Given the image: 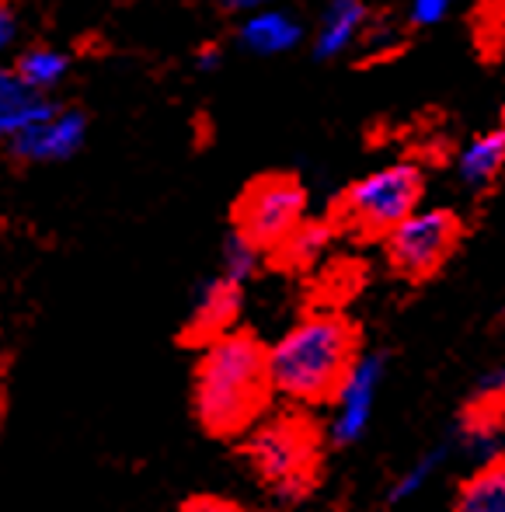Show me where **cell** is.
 <instances>
[{
  "label": "cell",
  "instance_id": "8fae6325",
  "mask_svg": "<svg viewBox=\"0 0 505 512\" xmlns=\"http://www.w3.org/2000/svg\"><path fill=\"white\" fill-rule=\"evenodd\" d=\"M303 35L307 28L300 25L297 14L283 11V7H258L241 21L237 39L251 56H283L300 46Z\"/></svg>",
  "mask_w": 505,
  "mask_h": 512
},
{
  "label": "cell",
  "instance_id": "6da1fadb",
  "mask_svg": "<svg viewBox=\"0 0 505 512\" xmlns=\"http://www.w3.org/2000/svg\"><path fill=\"white\" fill-rule=\"evenodd\" d=\"M269 345L251 331H230L202 345L192 373V408L202 432L213 439H244L276 401Z\"/></svg>",
  "mask_w": 505,
  "mask_h": 512
},
{
  "label": "cell",
  "instance_id": "e0dca14e",
  "mask_svg": "<svg viewBox=\"0 0 505 512\" xmlns=\"http://www.w3.org/2000/svg\"><path fill=\"white\" fill-rule=\"evenodd\" d=\"M450 450H453L450 443H436L418 453L398 478L391 481V488H387V506H408L411 499H418V495L439 478V471H443L446 460H450Z\"/></svg>",
  "mask_w": 505,
  "mask_h": 512
},
{
  "label": "cell",
  "instance_id": "ac0fdd59",
  "mask_svg": "<svg viewBox=\"0 0 505 512\" xmlns=\"http://www.w3.org/2000/svg\"><path fill=\"white\" fill-rule=\"evenodd\" d=\"M67 56L56 53V49H28V53H21L18 60V77L28 84V88L35 91H49L56 88V84L63 81V74H67Z\"/></svg>",
  "mask_w": 505,
  "mask_h": 512
},
{
  "label": "cell",
  "instance_id": "2e32d148",
  "mask_svg": "<svg viewBox=\"0 0 505 512\" xmlns=\"http://www.w3.org/2000/svg\"><path fill=\"white\" fill-rule=\"evenodd\" d=\"M450 512H505V453L474 464L453 492Z\"/></svg>",
  "mask_w": 505,
  "mask_h": 512
},
{
  "label": "cell",
  "instance_id": "7c38bea8",
  "mask_svg": "<svg viewBox=\"0 0 505 512\" xmlns=\"http://www.w3.org/2000/svg\"><path fill=\"white\" fill-rule=\"evenodd\" d=\"M366 32H370V11L363 0H328L314 32V56L317 60L345 56L356 42L366 39Z\"/></svg>",
  "mask_w": 505,
  "mask_h": 512
},
{
  "label": "cell",
  "instance_id": "cb8c5ba5",
  "mask_svg": "<svg viewBox=\"0 0 505 512\" xmlns=\"http://www.w3.org/2000/svg\"><path fill=\"white\" fill-rule=\"evenodd\" d=\"M227 11H244V14H251V11H258V7H272L276 0H220Z\"/></svg>",
  "mask_w": 505,
  "mask_h": 512
},
{
  "label": "cell",
  "instance_id": "9c48e42d",
  "mask_svg": "<svg viewBox=\"0 0 505 512\" xmlns=\"http://www.w3.org/2000/svg\"><path fill=\"white\" fill-rule=\"evenodd\" d=\"M84 136H88V122L81 112H63L56 108L42 122L28 126L11 140V150L21 161H67L81 150Z\"/></svg>",
  "mask_w": 505,
  "mask_h": 512
},
{
  "label": "cell",
  "instance_id": "5b68a950",
  "mask_svg": "<svg viewBox=\"0 0 505 512\" xmlns=\"http://www.w3.org/2000/svg\"><path fill=\"white\" fill-rule=\"evenodd\" d=\"M464 220L446 206H418L384 237V258L404 283H429L457 255Z\"/></svg>",
  "mask_w": 505,
  "mask_h": 512
},
{
  "label": "cell",
  "instance_id": "5bb4252c",
  "mask_svg": "<svg viewBox=\"0 0 505 512\" xmlns=\"http://www.w3.org/2000/svg\"><path fill=\"white\" fill-rule=\"evenodd\" d=\"M502 168H505V126L471 136L457 154L460 185H467L474 192L488 189L502 175Z\"/></svg>",
  "mask_w": 505,
  "mask_h": 512
},
{
  "label": "cell",
  "instance_id": "ffe728a7",
  "mask_svg": "<svg viewBox=\"0 0 505 512\" xmlns=\"http://www.w3.org/2000/svg\"><path fill=\"white\" fill-rule=\"evenodd\" d=\"M457 0H408V21L415 28H436L450 18Z\"/></svg>",
  "mask_w": 505,
  "mask_h": 512
},
{
  "label": "cell",
  "instance_id": "484cf974",
  "mask_svg": "<svg viewBox=\"0 0 505 512\" xmlns=\"http://www.w3.org/2000/svg\"><path fill=\"white\" fill-rule=\"evenodd\" d=\"M502 119H505V105H502Z\"/></svg>",
  "mask_w": 505,
  "mask_h": 512
},
{
  "label": "cell",
  "instance_id": "4fadbf2b",
  "mask_svg": "<svg viewBox=\"0 0 505 512\" xmlns=\"http://www.w3.org/2000/svg\"><path fill=\"white\" fill-rule=\"evenodd\" d=\"M56 105L46 102V95L28 88L18 77V70H0V140L11 143L28 126L53 115Z\"/></svg>",
  "mask_w": 505,
  "mask_h": 512
},
{
  "label": "cell",
  "instance_id": "603a6c76",
  "mask_svg": "<svg viewBox=\"0 0 505 512\" xmlns=\"http://www.w3.org/2000/svg\"><path fill=\"white\" fill-rule=\"evenodd\" d=\"M11 39H14V18H11V11L0 4V53L11 46Z\"/></svg>",
  "mask_w": 505,
  "mask_h": 512
},
{
  "label": "cell",
  "instance_id": "7a4b0ae2",
  "mask_svg": "<svg viewBox=\"0 0 505 512\" xmlns=\"http://www.w3.org/2000/svg\"><path fill=\"white\" fill-rule=\"evenodd\" d=\"M359 356L363 335L352 317L335 307L310 310L269 345L272 384L290 405L328 408Z\"/></svg>",
  "mask_w": 505,
  "mask_h": 512
},
{
  "label": "cell",
  "instance_id": "277c9868",
  "mask_svg": "<svg viewBox=\"0 0 505 512\" xmlns=\"http://www.w3.org/2000/svg\"><path fill=\"white\" fill-rule=\"evenodd\" d=\"M422 192L425 178L418 164H384L345 185L342 196L335 199L331 220L342 234H352L359 241H384L401 220H408L422 206Z\"/></svg>",
  "mask_w": 505,
  "mask_h": 512
},
{
  "label": "cell",
  "instance_id": "30bf717a",
  "mask_svg": "<svg viewBox=\"0 0 505 512\" xmlns=\"http://www.w3.org/2000/svg\"><path fill=\"white\" fill-rule=\"evenodd\" d=\"M453 446L460 453H467L474 464H485V460L505 453V398L471 394V401L457 418Z\"/></svg>",
  "mask_w": 505,
  "mask_h": 512
},
{
  "label": "cell",
  "instance_id": "9a60e30c",
  "mask_svg": "<svg viewBox=\"0 0 505 512\" xmlns=\"http://www.w3.org/2000/svg\"><path fill=\"white\" fill-rule=\"evenodd\" d=\"M338 234H342V230H338V223L331 220V216L328 220H303L300 227L293 230V234L286 237L276 251H272V262H276L279 269L307 272V269H314L324 255H328Z\"/></svg>",
  "mask_w": 505,
  "mask_h": 512
},
{
  "label": "cell",
  "instance_id": "8992f818",
  "mask_svg": "<svg viewBox=\"0 0 505 512\" xmlns=\"http://www.w3.org/2000/svg\"><path fill=\"white\" fill-rule=\"evenodd\" d=\"M307 220V189L290 175H265L244 189L234 206V227L272 255Z\"/></svg>",
  "mask_w": 505,
  "mask_h": 512
},
{
  "label": "cell",
  "instance_id": "3957f363",
  "mask_svg": "<svg viewBox=\"0 0 505 512\" xmlns=\"http://www.w3.org/2000/svg\"><path fill=\"white\" fill-rule=\"evenodd\" d=\"M328 429L310 415V408L269 411L255 429L244 436V464L283 509H297L321 488Z\"/></svg>",
  "mask_w": 505,
  "mask_h": 512
},
{
  "label": "cell",
  "instance_id": "7402d4cb",
  "mask_svg": "<svg viewBox=\"0 0 505 512\" xmlns=\"http://www.w3.org/2000/svg\"><path fill=\"white\" fill-rule=\"evenodd\" d=\"M474 394H485V398H505V363L492 366L488 373H481Z\"/></svg>",
  "mask_w": 505,
  "mask_h": 512
},
{
  "label": "cell",
  "instance_id": "ba28073f",
  "mask_svg": "<svg viewBox=\"0 0 505 512\" xmlns=\"http://www.w3.org/2000/svg\"><path fill=\"white\" fill-rule=\"evenodd\" d=\"M241 307H244V286L220 272V276L209 279L199 290L196 304L189 310V321H185V328H182V342L199 345L202 349V345L230 335V331L237 328Z\"/></svg>",
  "mask_w": 505,
  "mask_h": 512
},
{
  "label": "cell",
  "instance_id": "44dd1931",
  "mask_svg": "<svg viewBox=\"0 0 505 512\" xmlns=\"http://www.w3.org/2000/svg\"><path fill=\"white\" fill-rule=\"evenodd\" d=\"M175 512H248V509L234 499H223V495H192Z\"/></svg>",
  "mask_w": 505,
  "mask_h": 512
},
{
  "label": "cell",
  "instance_id": "d6986e66",
  "mask_svg": "<svg viewBox=\"0 0 505 512\" xmlns=\"http://www.w3.org/2000/svg\"><path fill=\"white\" fill-rule=\"evenodd\" d=\"M262 255H265V251L258 248V244H251L248 237L241 234V230H234V234L227 237V244H223V265H220L223 276L244 286L258 272V265H262Z\"/></svg>",
  "mask_w": 505,
  "mask_h": 512
},
{
  "label": "cell",
  "instance_id": "d4e9b609",
  "mask_svg": "<svg viewBox=\"0 0 505 512\" xmlns=\"http://www.w3.org/2000/svg\"><path fill=\"white\" fill-rule=\"evenodd\" d=\"M216 67H220V49H213V46L202 49V53H199V70H216Z\"/></svg>",
  "mask_w": 505,
  "mask_h": 512
},
{
  "label": "cell",
  "instance_id": "52a82bcc",
  "mask_svg": "<svg viewBox=\"0 0 505 512\" xmlns=\"http://www.w3.org/2000/svg\"><path fill=\"white\" fill-rule=\"evenodd\" d=\"M384 380H387V356L363 352L328 405L331 415L324 422V429H328L331 446H338V450L342 446H356L370 432L380 394H384Z\"/></svg>",
  "mask_w": 505,
  "mask_h": 512
}]
</instances>
